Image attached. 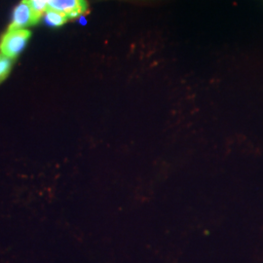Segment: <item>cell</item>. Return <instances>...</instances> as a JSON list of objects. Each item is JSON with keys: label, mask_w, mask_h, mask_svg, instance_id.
<instances>
[{"label": "cell", "mask_w": 263, "mask_h": 263, "mask_svg": "<svg viewBox=\"0 0 263 263\" xmlns=\"http://www.w3.org/2000/svg\"><path fill=\"white\" fill-rule=\"evenodd\" d=\"M80 22H81L82 25H86V19H85L84 17H82V18L80 19Z\"/></svg>", "instance_id": "52a82bcc"}, {"label": "cell", "mask_w": 263, "mask_h": 263, "mask_svg": "<svg viewBox=\"0 0 263 263\" xmlns=\"http://www.w3.org/2000/svg\"><path fill=\"white\" fill-rule=\"evenodd\" d=\"M47 9L60 12L69 20L89 12V4L86 0H50Z\"/></svg>", "instance_id": "7a4b0ae2"}, {"label": "cell", "mask_w": 263, "mask_h": 263, "mask_svg": "<svg viewBox=\"0 0 263 263\" xmlns=\"http://www.w3.org/2000/svg\"><path fill=\"white\" fill-rule=\"evenodd\" d=\"M31 32L27 28H8L0 40V53L16 60L28 44Z\"/></svg>", "instance_id": "6da1fadb"}, {"label": "cell", "mask_w": 263, "mask_h": 263, "mask_svg": "<svg viewBox=\"0 0 263 263\" xmlns=\"http://www.w3.org/2000/svg\"><path fill=\"white\" fill-rule=\"evenodd\" d=\"M44 15H45V22L47 23L48 25L51 27H56V28L64 26L69 20L66 15L54 11V10L46 9Z\"/></svg>", "instance_id": "277c9868"}, {"label": "cell", "mask_w": 263, "mask_h": 263, "mask_svg": "<svg viewBox=\"0 0 263 263\" xmlns=\"http://www.w3.org/2000/svg\"><path fill=\"white\" fill-rule=\"evenodd\" d=\"M14 62V60L0 53V84L9 76Z\"/></svg>", "instance_id": "5b68a950"}, {"label": "cell", "mask_w": 263, "mask_h": 263, "mask_svg": "<svg viewBox=\"0 0 263 263\" xmlns=\"http://www.w3.org/2000/svg\"><path fill=\"white\" fill-rule=\"evenodd\" d=\"M38 22L39 20L36 18L29 0H22L14 10L8 28H25L36 25Z\"/></svg>", "instance_id": "3957f363"}, {"label": "cell", "mask_w": 263, "mask_h": 263, "mask_svg": "<svg viewBox=\"0 0 263 263\" xmlns=\"http://www.w3.org/2000/svg\"><path fill=\"white\" fill-rule=\"evenodd\" d=\"M32 9L35 13V16L39 21L41 19V17L45 14L46 9H47L48 3L50 2V0H29Z\"/></svg>", "instance_id": "8992f818"}]
</instances>
